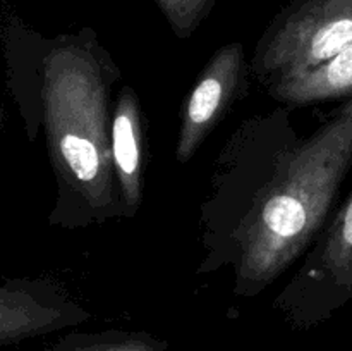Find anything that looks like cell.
Here are the masks:
<instances>
[{
	"label": "cell",
	"mask_w": 352,
	"mask_h": 351,
	"mask_svg": "<svg viewBox=\"0 0 352 351\" xmlns=\"http://www.w3.org/2000/svg\"><path fill=\"white\" fill-rule=\"evenodd\" d=\"M110 153L124 217L133 219L143 202L144 131L140 96L129 85L113 100Z\"/></svg>",
	"instance_id": "obj_8"
},
{
	"label": "cell",
	"mask_w": 352,
	"mask_h": 351,
	"mask_svg": "<svg viewBox=\"0 0 352 351\" xmlns=\"http://www.w3.org/2000/svg\"><path fill=\"white\" fill-rule=\"evenodd\" d=\"M177 38L191 36L210 17L217 0H155Z\"/></svg>",
	"instance_id": "obj_11"
},
{
	"label": "cell",
	"mask_w": 352,
	"mask_h": 351,
	"mask_svg": "<svg viewBox=\"0 0 352 351\" xmlns=\"http://www.w3.org/2000/svg\"><path fill=\"white\" fill-rule=\"evenodd\" d=\"M352 295V193L332 217L305 262L275 299L296 326L306 327Z\"/></svg>",
	"instance_id": "obj_5"
},
{
	"label": "cell",
	"mask_w": 352,
	"mask_h": 351,
	"mask_svg": "<svg viewBox=\"0 0 352 351\" xmlns=\"http://www.w3.org/2000/svg\"><path fill=\"white\" fill-rule=\"evenodd\" d=\"M168 341L146 330L69 332L45 351H167Z\"/></svg>",
	"instance_id": "obj_10"
},
{
	"label": "cell",
	"mask_w": 352,
	"mask_h": 351,
	"mask_svg": "<svg viewBox=\"0 0 352 351\" xmlns=\"http://www.w3.org/2000/svg\"><path fill=\"white\" fill-rule=\"evenodd\" d=\"M91 313L67 289L47 277L0 282V348L81 326Z\"/></svg>",
	"instance_id": "obj_7"
},
{
	"label": "cell",
	"mask_w": 352,
	"mask_h": 351,
	"mask_svg": "<svg viewBox=\"0 0 352 351\" xmlns=\"http://www.w3.org/2000/svg\"><path fill=\"white\" fill-rule=\"evenodd\" d=\"M301 134L287 107L244 120L227 140L210 176L201 203L199 234L203 255L198 274L229 267L237 234L263 200L278 169Z\"/></svg>",
	"instance_id": "obj_3"
},
{
	"label": "cell",
	"mask_w": 352,
	"mask_h": 351,
	"mask_svg": "<svg viewBox=\"0 0 352 351\" xmlns=\"http://www.w3.org/2000/svg\"><path fill=\"white\" fill-rule=\"evenodd\" d=\"M352 43V0H291L258 40L251 72L270 86L311 71Z\"/></svg>",
	"instance_id": "obj_4"
},
{
	"label": "cell",
	"mask_w": 352,
	"mask_h": 351,
	"mask_svg": "<svg viewBox=\"0 0 352 351\" xmlns=\"http://www.w3.org/2000/svg\"><path fill=\"white\" fill-rule=\"evenodd\" d=\"M7 83L30 140L45 131L57 196L50 226L74 231L124 217L110 153L122 71L91 28L43 38L10 28Z\"/></svg>",
	"instance_id": "obj_1"
},
{
	"label": "cell",
	"mask_w": 352,
	"mask_h": 351,
	"mask_svg": "<svg viewBox=\"0 0 352 351\" xmlns=\"http://www.w3.org/2000/svg\"><path fill=\"white\" fill-rule=\"evenodd\" d=\"M268 95L289 109L352 98V43L311 71L268 86Z\"/></svg>",
	"instance_id": "obj_9"
},
{
	"label": "cell",
	"mask_w": 352,
	"mask_h": 351,
	"mask_svg": "<svg viewBox=\"0 0 352 351\" xmlns=\"http://www.w3.org/2000/svg\"><path fill=\"white\" fill-rule=\"evenodd\" d=\"M250 72L243 45L217 48L182 103L175 141L177 162L188 164L237 100L248 95Z\"/></svg>",
	"instance_id": "obj_6"
},
{
	"label": "cell",
	"mask_w": 352,
	"mask_h": 351,
	"mask_svg": "<svg viewBox=\"0 0 352 351\" xmlns=\"http://www.w3.org/2000/svg\"><path fill=\"white\" fill-rule=\"evenodd\" d=\"M352 167V98L301 136L230 251L232 292L254 298L270 288L327 227Z\"/></svg>",
	"instance_id": "obj_2"
}]
</instances>
